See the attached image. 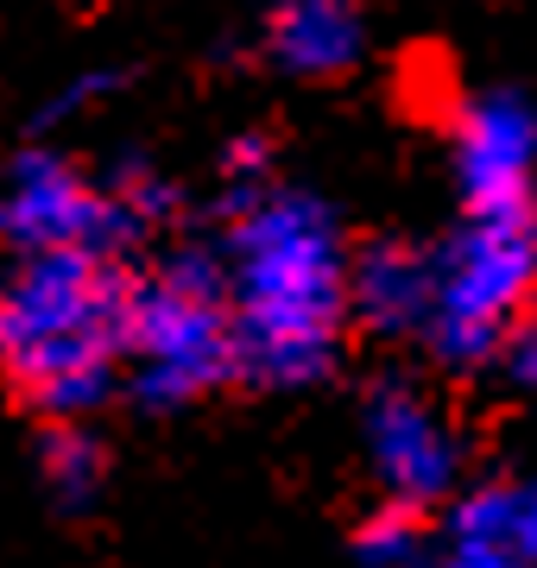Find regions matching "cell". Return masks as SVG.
Returning a JSON list of instances; mask_svg holds the SVG:
<instances>
[{
  "instance_id": "1",
  "label": "cell",
  "mask_w": 537,
  "mask_h": 568,
  "mask_svg": "<svg viewBox=\"0 0 537 568\" xmlns=\"http://www.w3.org/2000/svg\"><path fill=\"white\" fill-rule=\"evenodd\" d=\"M140 278L89 246H44L0 297V379L32 417H63L108 386V361L133 347Z\"/></svg>"
},
{
  "instance_id": "5",
  "label": "cell",
  "mask_w": 537,
  "mask_h": 568,
  "mask_svg": "<svg viewBox=\"0 0 537 568\" xmlns=\"http://www.w3.org/2000/svg\"><path fill=\"white\" fill-rule=\"evenodd\" d=\"M468 133V178H475L480 203H499V215L518 209V164H525V126L513 108H487V114H462Z\"/></svg>"
},
{
  "instance_id": "4",
  "label": "cell",
  "mask_w": 537,
  "mask_h": 568,
  "mask_svg": "<svg viewBox=\"0 0 537 568\" xmlns=\"http://www.w3.org/2000/svg\"><path fill=\"white\" fill-rule=\"evenodd\" d=\"M354 304L367 310L373 328H412L424 316V304H430V265H424V253H412L405 241H379L361 260Z\"/></svg>"
},
{
  "instance_id": "3",
  "label": "cell",
  "mask_w": 537,
  "mask_h": 568,
  "mask_svg": "<svg viewBox=\"0 0 537 568\" xmlns=\"http://www.w3.org/2000/svg\"><path fill=\"white\" fill-rule=\"evenodd\" d=\"M361 51V20L348 0H278L272 13V58L291 70H348Z\"/></svg>"
},
{
  "instance_id": "6",
  "label": "cell",
  "mask_w": 537,
  "mask_h": 568,
  "mask_svg": "<svg viewBox=\"0 0 537 568\" xmlns=\"http://www.w3.org/2000/svg\"><path fill=\"white\" fill-rule=\"evenodd\" d=\"M44 474H51V487L63 493V499H83V493L102 487L108 474V455L102 443L89 436V429H77L70 417H44Z\"/></svg>"
},
{
  "instance_id": "7",
  "label": "cell",
  "mask_w": 537,
  "mask_h": 568,
  "mask_svg": "<svg viewBox=\"0 0 537 568\" xmlns=\"http://www.w3.org/2000/svg\"><path fill=\"white\" fill-rule=\"evenodd\" d=\"M430 530V506H417V499H393L386 511H373L367 525H361V549H405V544H417Z\"/></svg>"
},
{
  "instance_id": "2",
  "label": "cell",
  "mask_w": 537,
  "mask_h": 568,
  "mask_svg": "<svg viewBox=\"0 0 537 568\" xmlns=\"http://www.w3.org/2000/svg\"><path fill=\"white\" fill-rule=\"evenodd\" d=\"M0 227H13L32 253H44V246H89L95 253V234L108 227V209L63 164L32 159L20 190H13V203L0 209Z\"/></svg>"
}]
</instances>
